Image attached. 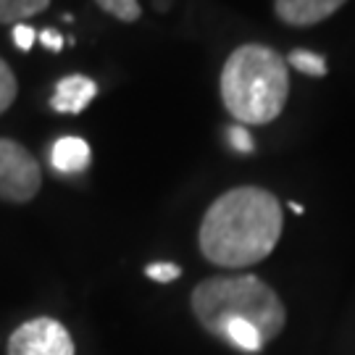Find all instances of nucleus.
I'll return each mask as SVG.
<instances>
[{"label": "nucleus", "instance_id": "f257e3e1", "mask_svg": "<svg viewBox=\"0 0 355 355\" xmlns=\"http://www.w3.org/2000/svg\"><path fill=\"white\" fill-rule=\"evenodd\" d=\"M282 203L263 187H234L216 198L198 232L200 253L221 268H248L271 255L282 237Z\"/></svg>", "mask_w": 355, "mask_h": 355}, {"label": "nucleus", "instance_id": "f03ea898", "mask_svg": "<svg viewBox=\"0 0 355 355\" xmlns=\"http://www.w3.org/2000/svg\"><path fill=\"white\" fill-rule=\"evenodd\" d=\"M218 87L224 108L237 124H271L290 95L287 61L266 45H242L227 58Z\"/></svg>", "mask_w": 355, "mask_h": 355}, {"label": "nucleus", "instance_id": "7ed1b4c3", "mask_svg": "<svg viewBox=\"0 0 355 355\" xmlns=\"http://www.w3.org/2000/svg\"><path fill=\"white\" fill-rule=\"evenodd\" d=\"M190 303L198 324L214 337H221L229 321H248L268 345L287 324V311L279 295L253 274L203 279L192 290Z\"/></svg>", "mask_w": 355, "mask_h": 355}, {"label": "nucleus", "instance_id": "20e7f679", "mask_svg": "<svg viewBox=\"0 0 355 355\" xmlns=\"http://www.w3.org/2000/svg\"><path fill=\"white\" fill-rule=\"evenodd\" d=\"M42 187V168L21 142L0 137V200L29 203Z\"/></svg>", "mask_w": 355, "mask_h": 355}, {"label": "nucleus", "instance_id": "39448f33", "mask_svg": "<svg viewBox=\"0 0 355 355\" xmlns=\"http://www.w3.org/2000/svg\"><path fill=\"white\" fill-rule=\"evenodd\" d=\"M6 355H76V347L58 318L37 316L11 331Z\"/></svg>", "mask_w": 355, "mask_h": 355}, {"label": "nucleus", "instance_id": "423d86ee", "mask_svg": "<svg viewBox=\"0 0 355 355\" xmlns=\"http://www.w3.org/2000/svg\"><path fill=\"white\" fill-rule=\"evenodd\" d=\"M98 95V85L85 74H69L58 79L51 98V108L58 114H82Z\"/></svg>", "mask_w": 355, "mask_h": 355}, {"label": "nucleus", "instance_id": "0eeeda50", "mask_svg": "<svg viewBox=\"0 0 355 355\" xmlns=\"http://www.w3.org/2000/svg\"><path fill=\"white\" fill-rule=\"evenodd\" d=\"M347 0H277L274 8L284 24L313 26L337 13Z\"/></svg>", "mask_w": 355, "mask_h": 355}, {"label": "nucleus", "instance_id": "6e6552de", "mask_svg": "<svg viewBox=\"0 0 355 355\" xmlns=\"http://www.w3.org/2000/svg\"><path fill=\"white\" fill-rule=\"evenodd\" d=\"M89 161H92V153L82 137H61L51 148V166L61 174H82Z\"/></svg>", "mask_w": 355, "mask_h": 355}, {"label": "nucleus", "instance_id": "1a4fd4ad", "mask_svg": "<svg viewBox=\"0 0 355 355\" xmlns=\"http://www.w3.org/2000/svg\"><path fill=\"white\" fill-rule=\"evenodd\" d=\"M51 0H0V24H19L26 16L45 11Z\"/></svg>", "mask_w": 355, "mask_h": 355}, {"label": "nucleus", "instance_id": "9d476101", "mask_svg": "<svg viewBox=\"0 0 355 355\" xmlns=\"http://www.w3.org/2000/svg\"><path fill=\"white\" fill-rule=\"evenodd\" d=\"M287 64L292 69H297L300 74L305 76H327V58L324 55H318L313 51H303V48H297V51H292L287 55Z\"/></svg>", "mask_w": 355, "mask_h": 355}, {"label": "nucleus", "instance_id": "9b49d317", "mask_svg": "<svg viewBox=\"0 0 355 355\" xmlns=\"http://www.w3.org/2000/svg\"><path fill=\"white\" fill-rule=\"evenodd\" d=\"M105 13L116 16L119 21H137L140 19V3L137 0H95Z\"/></svg>", "mask_w": 355, "mask_h": 355}, {"label": "nucleus", "instance_id": "f8f14e48", "mask_svg": "<svg viewBox=\"0 0 355 355\" xmlns=\"http://www.w3.org/2000/svg\"><path fill=\"white\" fill-rule=\"evenodd\" d=\"M16 92H19V85H16V76H13L11 66L0 58V114H6L13 105Z\"/></svg>", "mask_w": 355, "mask_h": 355}, {"label": "nucleus", "instance_id": "ddd939ff", "mask_svg": "<svg viewBox=\"0 0 355 355\" xmlns=\"http://www.w3.org/2000/svg\"><path fill=\"white\" fill-rule=\"evenodd\" d=\"M145 277L158 282V284H168V282L182 277V268L177 263H168V261H164V263H150V266H145Z\"/></svg>", "mask_w": 355, "mask_h": 355}, {"label": "nucleus", "instance_id": "4468645a", "mask_svg": "<svg viewBox=\"0 0 355 355\" xmlns=\"http://www.w3.org/2000/svg\"><path fill=\"white\" fill-rule=\"evenodd\" d=\"M227 137H229V145L234 148L237 153H253V137H250V132L242 127V124H232L227 129Z\"/></svg>", "mask_w": 355, "mask_h": 355}, {"label": "nucleus", "instance_id": "2eb2a0df", "mask_svg": "<svg viewBox=\"0 0 355 355\" xmlns=\"http://www.w3.org/2000/svg\"><path fill=\"white\" fill-rule=\"evenodd\" d=\"M35 37H37V32H35L32 26H26V24L13 26V42H16V48H19V51H32Z\"/></svg>", "mask_w": 355, "mask_h": 355}, {"label": "nucleus", "instance_id": "dca6fc26", "mask_svg": "<svg viewBox=\"0 0 355 355\" xmlns=\"http://www.w3.org/2000/svg\"><path fill=\"white\" fill-rule=\"evenodd\" d=\"M40 42L53 53H58L61 48H64V37H61L55 29H45V32H40Z\"/></svg>", "mask_w": 355, "mask_h": 355}, {"label": "nucleus", "instance_id": "f3484780", "mask_svg": "<svg viewBox=\"0 0 355 355\" xmlns=\"http://www.w3.org/2000/svg\"><path fill=\"white\" fill-rule=\"evenodd\" d=\"M290 208H292V214H297V216L303 214V205L300 203H290Z\"/></svg>", "mask_w": 355, "mask_h": 355}, {"label": "nucleus", "instance_id": "a211bd4d", "mask_svg": "<svg viewBox=\"0 0 355 355\" xmlns=\"http://www.w3.org/2000/svg\"><path fill=\"white\" fill-rule=\"evenodd\" d=\"M153 3H155V8H166L168 6V0H153Z\"/></svg>", "mask_w": 355, "mask_h": 355}]
</instances>
